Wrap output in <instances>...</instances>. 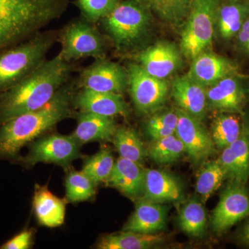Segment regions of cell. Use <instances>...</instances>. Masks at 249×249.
<instances>
[{
    "instance_id": "cb8c5ba5",
    "label": "cell",
    "mask_w": 249,
    "mask_h": 249,
    "mask_svg": "<svg viewBox=\"0 0 249 249\" xmlns=\"http://www.w3.org/2000/svg\"><path fill=\"white\" fill-rule=\"evenodd\" d=\"M160 234H144L124 231L109 234L101 237L96 248L99 249H146L163 242Z\"/></svg>"
},
{
    "instance_id": "ba28073f",
    "label": "cell",
    "mask_w": 249,
    "mask_h": 249,
    "mask_svg": "<svg viewBox=\"0 0 249 249\" xmlns=\"http://www.w3.org/2000/svg\"><path fill=\"white\" fill-rule=\"evenodd\" d=\"M249 215V190L247 184L228 181L213 211L211 227L218 235L229 231Z\"/></svg>"
},
{
    "instance_id": "4dcf8cb0",
    "label": "cell",
    "mask_w": 249,
    "mask_h": 249,
    "mask_svg": "<svg viewBox=\"0 0 249 249\" xmlns=\"http://www.w3.org/2000/svg\"><path fill=\"white\" fill-rule=\"evenodd\" d=\"M96 185L83 171L70 168L65 178L67 200L71 203L89 201L96 196Z\"/></svg>"
},
{
    "instance_id": "9c48e42d",
    "label": "cell",
    "mask_w": 249,
    "mask_h": 249,
    "mask_svg": "<svg viewBox=\"0 0 249 249\" xmlns=\"http://www.w3.org/2000/svg\"><path fill=\"white\" fill-rule=\"evenodd\" d=\"M81 144L73 136L52 134L32 142L29 153L18 159L22 164L32 167L36 163H53L67 168L80 156Z\"/></svg>"
},
{
    "instance_id": "ac0fdd59",
    "label": "cell",
    "mask_w": 249,
    "mask_h": 249,
    "mask_svg": "<svg viewBox=\"0 0 249 249\" xmlns=\"http://www.w3.org/2000/svg\"><path fill=\"white\" fill-rule=\"evenodd\" d=\"M235 71V67L227 59L203 52L192 60L188 76L207 88L223 78L232 76Z\"/></svg>"
},
{
    "instance_id": "603a6c76",
    "label": "cell",
    "mask_w": 249,
    "mask_h": 249,
    "mask_svg": "<svg viewBox=\"0 0 249 249\" xmlns=\"http://www.w3.org/2000/svg\"><path fill=\"white\" fill-rule=\"evenodd\" d=\"M249 16V0H221L216 20L219 34L223 38H231Z\"/></svg>"
},
{
    "instance_id": "5bb4252c",
    "label": "cell",
    "mask_w": 249,
    "mask_h": 249,
    "mask_svg": "<svg viewBox=\"0 0 249 249\" xmlns=\"http://www.w3.org/2000/svg\"><path fill=\"white\" fill-rule=\"evenodd\" d=\"M209 107L219 112L241 114L247 103V94L234 77L229 76L206 88Z\"/></svg>"
},
{
    "instance_id": "5b68a950",
    "label": "cell",
    "mask_w": 249,
    "mask_h": 249,
    "mask_svg": "<svg viewBox=\"0 0 249 249\" xmlns=\"http://www.w3.org/2000/svg\"><path fill=\"white\" fill-rule=\"evenodd\" d=\"M220 1L193 0L180 43L181 53L188 60L206 52L212 44Z\"/></svg>"
},
{
    "instance_id": "8d00e7d4",
    "label": "cell",
    "mask_w": 249,
    "mask_h": 249,
    "mask_svg": "<svg viewBox=\"0 0 249 249\" xmlns=\"http://www.w3.org/2000/svg\"><path fill=\"white\" fill-rule=\"evenodd\" d=\"M235 232V240L238 245L249 248V215L242 221Z\"/></svg>"
},
{
    "instance_id": "277c9868",
    "label": "cell",
    "mask_w": 249,
    "mask_h": 249,
    "mask_svg": "<svg viewBox=\"0 0 249 249\" xmlns=\"http://www.w3.org/2000/svg\"><path fill=\"white\" fill-rule=\"evenodd\" d=\"M52 32H40L0 53V94L12 88L45 60L55 40Z\"/></svg>"
},
{
    "instance_id": "e0dca14e",
    "label": "cell",
    "mask_w": 249,
    "mask_h": 249,
    "mask_svg": "<svg viewBox=\"0 0 249 249\" xmlns=\"http://www.w3.org/2000/svg\"><path fill=\"white\" fill-rule=\"evenodd\" d=\"M75 105L81 112L109 117L127 116L129 107L121 93L101 92L83 89L76 95Z\"/></svg>"
},
{
    "instance_id": "f1b7e54d",
    "label": "cell",
    "mask_w": 249,
    "mask_h": 249,
    "mask_svg": "<svg viewBox=\"0 0 249 249\" xmlns=\"http://www.w3.org/2000/svg\"><path fill=\"white\" fill-rule=\"evenodd\" d=\"M227 147L235 165V181L247 184L249 179V123L244 122L240 137Z\"/></svg>"
},
{
    "instance_id": "f546056e",
    "label": "cell",
    "mask_w": 249,
    "mask_h": 249,
    "mask_svg": "<svg viewBox=\"0 0 249 249\" xmlns=\"http://www.w3.org/2000/svg\"><path fill=\"white\" fill-rule=\"evenodd\" d=\"M185 147L176 134L152 140L147 155L160 165L175 163L185 153Z\"/></svg>"
},
{
    "instance_id": "7a4b0ae2",
    "label": "cell",
    "mask_w": 249,
    "mask_h": 249,
    "mask_svg": "<svg viewBox=\"0 0 249 249\" xmlns=\"http://www.w3.org/2000/svg\"><path fill=\"white\" fill-rule=\"evenodd\" d=\"M71 96L70 87L63 85L43 107L0 124V160H17L23 147L69 117Z\"/></svg>"
},
{
    "instance_id": "83f0119b",
    "label": "cell",
    "mask_w": 249,
    "mask_h": 249,
    "mask_svg": "<svg viewBox=\"0 0 249 249\" xmlns=\"http://www.w3.org/2000/svg\"><path fill=\"white\" fill-rule=\"evenodd\" d=\"M112 142L120 157L139 164H142L146 158L147 150L139 134L133 129L118 127L113 137Z\"/></svg>"
},
{
    "instance_id": "836d02e7",
    "label": "cell",
    "mask_w": 249,
    "mask_h": 249,
    "mask_svg": "<svg viewBox=\"0 0 249 249\" xmlns=\"http://www.w3.org/2000/svg\"><path fill=\"white\" fill-rule=\"evenodd\" d=\"M178 114L176 111L155 113L146 124V131L152 140L176 134Z\"/></svg>"
},
{
    "instance_id": "d6986e66",
    "label": "cell",
    "mask_w": 249,
    "mask_h": 249,
    "mask_svg": "<svg viewBox=\"0 0 249 249\" xmlns=\"http://www.w3.org/2000/svg\"><path fill=\"white\" fill-rule=\"evenodd\" d=\"M145 173L139 163L120 157L106 183L127 197L137 199L143 193Z\"/></svg>"
},
{
    "instance_id": "e575fe53",
    "label": "cell",
    "mask_w": 249,
    "mask_h": 249,
    "mask_svg": "<svg viewBox=\"0 0 249 249\" xmlns=\"http://www.w3.org/2000/svg\"><path fill=\"white\" fill-rule=\"evenodd\" d=\"M121 0H76V4L87 22L103 19L115 9Z\"/></svg>"
},
{
    "instance_id": "d6a6232c",
    "label": "cell",
    "mask_w": 249,
    "mask_h": 249,
    "mask_svg": "<svg viewBox=\"0 0 249 249\" xmlns=\"http://www.w3.org/2000/svg\"><path fill=\"white\" fill-rule=\"evenodd\" d=\"M226 180L225 173L219 160H210L201 168L196 183V191L206 201Z\"/></svg>"
},
{
    "instance_id": "2e32d148",
    "label": "cell",
    "mask_w": 249,
    "mask_h": 249,
    "mask_svg": "<svg viewBox=\"0 0 249 249\" xmlns=\"http://www.w3.org/2000/svg\"><path fill=\"white\" fill-rule=\"evenodd\" d=\"M167 215V206L142 198L137 203L133 213L122 231L144 234L158 233L166 227Z\"/></svg>"
},
{
    "instance_id": "7402d4cb",
    "label": "cell",
    "mask_w": 249,
    "mask_h": 249,
    "mask_svg": "<svg viewBox=\"0 0 249 249\" xmlns=\"http://www.w3.org/2000/svg\"><path fill=\"white\" fill-rule=\"evenodd\" d=\"M33 207L40 225L55 228L65 222L66 201L54 196L47 186L36 185Z\"/></svg>"
},
{
    "instance_id": "44dd1931",
    "label": "cell",
    "mask_w": 249,
    "mask_h": 249,
    "mask_svg": "<svg viewBox=\"0 0 249 249\" xmlns=\"http://www.w3.org/2000/svg\"><path fill=\"white\" fill-rule=\"evenodd\" d=\"M118 127L113 117L89 112L78 116L76 130L72 134L80 144L112 142Z\"/></svg>"
},
{
    "instance_id": "8992f818",
    "label": "cell",
    "mask_w": 249,
    "mask_h": 249,
    "mask_svg": "<svg viewBox=\"0 0 249 249\" xmlns=\"http://www.w3.org/2000/svg\"><path fill=\"white\" fill-rule=\"evenodd\" d=\"M150 11L141 0H122L102 19L105 29L116 45L137 44L146 33Z\"/></svg>"
},
{
    "instance_id": "4316f807",
    "label": "cell",
    "mask_w": 249,
    "mask_h": 249,
    "mask_svg": "<svg viewBox=\"0 0 249 249\" xmlns=\"http://www.w3.org/2000/svg\"><path fill=\"white\" fill-rule=\"evenodd\" d=\"M180 229L187 235L201 237L207 229V216L202 204L196 199H192L183 205L178 215Z\"/></svg>"
},
{
    "instance_id": "74e56055",
    "label": "cell",
    "mask_w": 249,
    "mask_h": 249,
    "mask_svg": "<svg viewBox=\"0 0 249 249\" xmlns=\"http://www.w3.org/2000/svg\"><path fill=\"white\" fill-rule=\"evenodd\" d=\"M237 34L240 45L249 53V16L242 24Z\"/></svg>"
},
{
    "instance_id": "d590c367",
    "label": "cell",
    "mask_w": 249,
    "mask_h": 249,
    "mask_svg": "<svg viewBox=\"0 0 249 249\" xmlns=\"http://www.w3.org/2000/svg\"><path fill=\"white\" fill-rule=\"evenodd\" d=\"M34 229H25L1 246V249H28L30 248L34 237Z\"/></svg>"
},
{
    "instance_id": "6da1fadb",
    "label": "cell",
    "mask_w": 249,
    "mask_h": 249,
    "mask_svg": "<svg viewBox=\"0 0 249 249\" xmlns=\"http://www.w3.org/2000/svg\"><path fill=\"white\" fill-rule=\"evenodd\" d=\"M71 66L59 53L43 60L17 84L0 94V124L45 106L65 85Z\"/></svg>"
},
{
    "instance_id": "30bf717a",
    "label": "cell",
    "mask_w": 249,
    "mask_h": 249,
    "mask_svg": "<svg viewBox=\"0 0 249 249\" xmlns=\"http://www.w3.org/2000/svg\"><path fill=\"white\" fill-rule=\"evenodd\" d=\"M62 49L60 53L67 61L93 57L101 58L104 44L99 33L83 20L75 21L67 25L60 35Z\"/></svg>"
},
{
    "instance_id": "3957f363",
    "label": "cell",
    "mask_w": 249,
    "mask_h": 249,
    "mask_svg": "<svg viewBox=\"0 0 249 249\" xmlns=\"http://www.w3.org/2000/svg\"><path fill=\"white\" fill-rule=\"evenodd\" d=\"M49 22L47 0H0V53L40 34Z\"/></svg>"
},
{
    "instance_id": "9a60e30c",
    "label": "cell",
    "mask_w": 249,
    "mask_h": 249,
    "mask_svg": "<svg viewBox=\"0 0 249 249\" xmlns=\"http://www.w3.org/2000/svg\"><path fill=\"white\" fill-rule=\"evenodd\" d=\"M142 68L149 74L165 79L178 70L181 55L175 46L169 42H159L143 51L139 55Z\"/></svg>"
},
{
    "instance_id": "52a82bcc",
    "label": "cell",
    "mask_w": 249,
    "mask_h": 249,
    "mask_svg": "<svg viewBox=\"0 0 249 249\" xmlns=\"http://www.w3.org/2000/svg\"><path fill=\"white\" fill-rule=\"evenodd\" d=\"M127 72L129 93L137 110L142 114L160 110L169 92L168 82L151 76L137 64L129 65Z\"/></svg>"
},
{
    "instance_id": "7c38bea8",
    "label": "cell",
    "mask_w": 249,
    "mask_h": 249,
    "mask_svg": "<svg viewBox=\"0 0 249 249\" xmlns=\"http://www.w3.org/2000/svg\"><path fill=\"white\" fill-rule=\"evenodd\" d=\"M128 72L120 65L99 60L85 69L80 76L83 89L121 93L128 85Z\"/></svg>"
},
{
    "instance_id": "484cf974",
    "label": "cell",
    "mask_w": 249,
    "mask_h": 249,
    "mask_svg": "<svg viewBox=\"0 0 249 249\" xmlns=\"http://www.w3.org/2000/svg\"><path fill=\"white\" fill-rule=\"evenodd\" d=\"M243 124L239 114L220 112L215 116L211 125V135L216 148L222 150L237 140Z\"/></svg>"
},
{
    "instance_id": "ffe728a7",
    "label": "cell",
    "mask_w": 249,
    "mask_h": 249,
    "mask_svg": "<svg viewBox=\"0 0 249 249\" xmlns=\"http://www.w3.org/2000/svg\"><path fill=\"white\" fill-rule=\"evenodd\" d=\"M143 194L145 199L163 204L176 202L183 197L179 181L171 174L159 170H145Z\"/></svg>"
},
{
    "instance_id": "8fae6325",
    "label": "cell",
    "mask_w": 249,
    "mask_h": 249,
    "mask_svg": "<svg viewBox=\"0 0 249 249\" xmlns=\"http://www.w3.org/2000/svg\"><path fill=\"white\" fill-rule=\"evenodd\" d=\"M177 111L178 123L176 135L182 142L185 152L196 164L204 161L213 155L216 150L211 134L199 119L181 109H178Z\"/></svg>"
},
{
    "instance_id": "1f68e13d",
    "label": "cell",
    "mask_w": 249,
    "mask_h": 249,
    "mask_svg": "<svg viewBox=\"0 0 249 249\" xmlns=\"http://www.w3.org/2000/svg\"><path fill=\"white\" fill-rule=\"evenodd\" d=\"M111 150L103 147L95 155L85 159L82 171L96 185L106 182L114 165Z\"/></svg>"
},
{
    "instance_id": "4fadbf2b",
    "label": "cell",
    "mask_w": 249,
    "mask_h": 249,
    "mask_svg": "<svg viewBox=\"0 0 249 249\" xmlns=\"http://www.w3.org/2000/svg\"><path fill=\"white\" fill-rule=\"evenodd\" d=\"M172 95L178 109L199 120H203L209 107L205 87L196 83L187 74L178 77L173 80Z\"/></svg>"
},
{
    "instance_id": "d4e9b609",
    "label": "cell",
    "mask_w": 249,
    "mask_h": 249,
    "mask_svg": "<svg viewBox=\"0 0 249 249\" xmlns=\"http://www.w3.org/2000/svg\"><path fill=\"white\" fill-rule=\"evenodd\" d=\"M152 14L170 27L178 28L186 22L193 0H141Z\"/></svg>"
}]
</instances>
